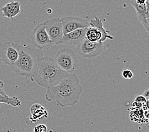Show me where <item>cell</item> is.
I'll use <instances>...</instances> for the list:
<instances>
[{
  "label": "cell",
  "instance_id": "obj_12",
  "mask_svg": "<svg viewBox=\"0 0 149 132\" xmlns=\"http://www.w3.org/2000/svg\"><path fill=\"white\" fill-rule=\"evenodd\" d=\"M30 112L31 115L26 121V123L28 125H31L36 123L37 121L42 118H47L48 116V113L43 108V106L38 103H34L31 107Z\"/></svg>",
  "mask_w": 149,
  "mask_h": 132
},
{
  "label": "cell",
  "instance_id": "obj_7",
  "mask_svg": "<svg viewBox=\"0 0 149 132\" xmlns=\"http://www.w3.org/2000/svg\"><path fill=\"white\" fill-rule=\"evenodd\" d=\"M77 46V52L81 57L93 59L102 52L104 43L92 42L85 38Z\"/></svg>",
  "mask_w": 149,
  "mask_h": 132
},
{
  "label": "cell",
  "instance_id": "obj_8",
  "mask_svg": "<svg viewBox=\"0 0 149 132\" xmlns=\"http://www.w3.org/2000/svg\"><path fill=\"white\" fill-rule=\"evenodd\" d=\"M42 23L53 45L60 44L63 36L61 19L52 18L45 20Z\"/></svg>",
  "mask_w": 149,
  "mask_h": 132
},
{
  "label": "cell",
  "instance_id": "obj_21",
  "mask_svg": "<svg viewBox=\"0 0 149 132\" xmlns=\"http://www.w3.org/2000/svg\"><path fill=\"white\" fill-rule=\"evenodd\" d=\"M52 12V10L51 9H47V13H51Z\"/></svg>",
  "mask_w": 149,
  "mask_h": 132
},
{
  "label": "cell",
  "instance_id": "obj_14",
  "mask_svg": "<svg viewBox=\"0 0 149 132\" xmlns=\"http://www.w3.org/2000/svg\"><path fill=\"white\" fill-rule=\"evenodd\" d=\"M1 10L3 17L12 19L20 13V3L18 1H13L6 4Z\"/></svg>",
  "mask_w": 149,
  "mask_h": 132
},
{
  "label": "cell",
  "instance_id": "obj_9",
  "mask_svg": "<svg viewBox=\"0 0 149 132\" xmlns=\"http://www.w3.org/2000/svg\"><path fill=\"white\" fill-rule=\"evenodd\" d=\"M32 42L33 46L41 50L48 49L53 46L52 43L45 30L43 23L35 27L32 34Z\"/></svg>",
  "mask_w": 149,
  "mask_h": 132
},
{
  "label": "cell",
  "instance_id": "obj_18",
  "mask_svg": "<svg viewBox=\"0 0 149 132\" xmlns=\"http://www.w3.org/2000/svg\"><path fill=\"white\" fill-rule=\"evenodd\" d=\"M148 101L146 100V98L143 97V95H138L135 98V102H147Z\"/></svg>",
  "mask_w": 149,
  "mask_h": 132
},
{
  "label": "cell",
  "instance_id": "obj_16",
  "mask_svg": "<svg viewBox=\"0 0 149 132\" xmlns=\"http://www.w3.org/2000/svg\"><path fill=\"white\" fill-rule=\"evenodd\" d=\"M33 131L34 132H46L47 131V126L45 124H38L34 128Z\"/></svg>",
  "mask_w": 149,
  "mask_h": 132
},
{
  "label": "cell",
  "instance_id": "obj_15",
  "mask_svg": "<svg viewBox=\"0 0 149 132\" xmlns=\"http://www.w3.org/2000/svg\"><path fill=\"white\" fill-rule=\"evenodd\" d=\"M122 76L124 78H125V79L130 80V79H131V78L134 76V75L133 72L131 70L125 69L123 71Z\"/></svg>",
  "mask_w": 149,
  "mask_h": 132
},
{
  "label": "cell",
  "instance_id": "obj_1",
  "mask_svg": "<svg viewBox=\"0 0 149 132\" xmlns=\"http://www.w3.org/2000/svg\"><path fill=\"white\" fill-rule=\"evenodd\" d=\"M83 87L77 75L69 74L55 86L47 88L45 98L48 102L55 101L62 107H74L79 101Z\"/></svg>",
  "mask_w": 149,
  "mask_h": 132
},
{
  "label": "cell",
  "instance_id": "obj_4",
  "mask_svg": "<svg viewBox=\"0 0 149 132\" xmlns=\"http://www.w3.org/2000/svg\"><path fill=\"white\" fill-rule=\"evenodd\" d=\"M54 59L60 69L69 74L75 71L79 63L76 53L68 48L60 50L56 52Z\"/></svg>",
  "mask_w": 149,
  "mask_h": 132
},
{
  "label": "cell",
  "instance_id": "obj_10",
  "mask_svg": "<svg viewBox=\"0 0 149 132\" xmlns=\"http://www.w3.org/2000/svg\"><path fill=\"white\" fill-rule=\"evenodd\" d=\"M63 34L81 28H87L90 23L82 18L73 16H67L61 19Z\"/></svg>",
  "mask_w": 149,
  "mask_h": 132
},
{
  "label": "cell",
  "instance_id": "obj_2",
  "mask_svg": "<svg viewBox=\"0 0 149 132\" xmlns=\"http://www.w3.org/2000/svg\"><path fill=\"white\" fill-rule=\"evenodd\" d=\"M68 74L60 68L54 59L42 56L39 61L36 72L30 79L41 87L49 88L57 85Z\"/></svg>",
  "mask_w": 149,
  "mask_h": 132
},
{
  "label": "cell",
  "instance_id": "obj_13",
  "mask_svg": "<svg viewBox=\"0 0 149 132\" xmlns=\"http://www.w3.org/2000/svg\"><path fill=\"white\" fill-rule=\"evenodd\" d=\"M137 13L138 19L147 32L149 31V2L143 5H132Z\"/></svg>",
  "mask_w": 149,
  "mask_h": 132
},
{
  "label": "cell",
  "instance_id": "obj_6",
  "mask_svg": "<svg viewBox=\"0 0 149 132\" xmlns=\"http://www.w3.org/2000/svg\"><path fill=\"white\" fill-rule=\"evenodd\" d=\"M20 47L15 42L0 41V64L11 67L19 58Z\"/></svg>",
  "mask_w": 149,
  "mask_h": 132
},
{
  "label": "cell",
  "instance_id": "obj_20",
  "mask_svg": "<svg viewBox=\"0 0 149 132\" xmlns=\"http://www.w3.org/2000/svg\"><path fill=\"white\" fill-rule=\"evenodd\" d=\"M149 90H147L145 91H144V94H143V97L146 98V100H147V101H148V97H149Z\"/></svg>",
  "mask_w": 149,
  "mask_h": 132
},
{
  "label": "cell",
  "instance_id": "obj_11",
  "mask_svg": "<svg viewBox=\"0 0 149 132\" xmlns=\"http://www.w3.org/2000/svg\"><path fill=\"white\" fill-rule=\"evenodd\" d=\"M87 28L77 29L65 34H63L62 40L60 41V44L70 46H77L86 38Z\"/></svg>",
  "mask_w": 149,
  "mask_h": 132
},
{
  "label": "cell",
  "instance_id": "obj_19",
  "mask_svg": "<svg viewBox=\"0 0 149 132\" xmlns=\"http://www.w3.org/2000/svg\"><path fill=\"white\" fill-rule=\"evenodd\" d=\"M3 87H4V83H3L2 81L0 80V94L5 96H8L6 94L5 91L4 90V89H3Z\"/></svg>",
  "mask_w": 149,
  "mask_h": 132
},
{
  "label": "cell",
  "instance_id": "obj_5",
  "mask_svg": "<svg viewBox=\"0 0 149 132\" xmlns=\"http://www.w3.org/2000/svg\"><path fill=\"white\" fill-rule=\"evenodd\" d=\"M90 26L87 28L86 38L92 42L104 43L107 40H113V38L109 34L110 31L106 30L100 18L95 16L90 20Z\"/></svg>",
  "mask_w": 149,
  "mask_h": 132
},
{
  "label": "cell",
  "instance_id": "obj_17",
  "mask_svg": "<svg viewBox=\"0 0 149 132\" xmlns=\"http://www.w3.org/2000/svg\"><path fill=\"white\" fill-rule=\"evenodd\" d=\"M147 2H149V0H131V5L134 4H136V5L146 4Z\"/></svg>",
  "mask_w": 149,
  "mask_h": 132
},
{
  "label": "cell",
  "instance_id": "obj_3",
  "mask_svg": "<svg viewBox=\"0 0 149 132\" xmlns=\"http://www.w3.org/2000/svg\"><path fill=\"white\" fill-rule=\"evenodd\" d=\"M42 56L43 50L34 46H21L19 58L11 66V69L19 76L31 78L36 72L39 61Z\"/></svg>",
  "mask_w": 149,
  "mask_h": 132
}]
</instances>
